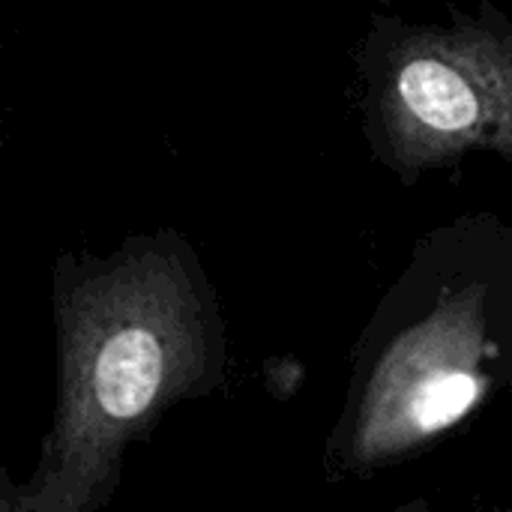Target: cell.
I'll use <instances>...</instances> for the list:
<instances>
[{
  "mask_svg": "<svg viewBox=\"0 0 512 512\" xmlns=\"http://www.w3.org/2000/svg\"><path fill=\"white\" fill-rule=\"evenodd\" d=\"M375 105L399 168L477 147L512 159V33L477 24L399 33L384 45Z\"/></svg>",
  "mask_w": 512,
  "mask_h": 512,
  "instance_id": "2",
  "label": "cell"
},
{
  "mask_svg": "<svg viewBox=\"0 0 512 512\" xmlns=\"http://www.w3.org/2000/svg\"><path fill=\"white\" fill-rule=\"evenodd\" d=\"M210 369L201 297L174 252L147 246L81 279L60 306V402L27 512L102 501L123 450Z\"/></svg>",
  "mask_w": 512,
  "mask_h": 512,
  "instance_id": "1",
  "label": "cell"
},
{
  "mask_svg": "<svg viewBox=\"0 0 512 512\" xmlns=\"http://www.w3.org/2000/svg\"><path fill=\"white\" fill-rule=\"evenodd\" d=\"M501 348L489 288L474 279L447 288L438 309L402 327L375 360L351 435L354 462L381 465L462 423L486 399V360Z\"/></svg>",
  "mask_w": 512,
  "mask_h": 512,
  "instance_id": "3",
  "label": "cell"
}]
</instances>
